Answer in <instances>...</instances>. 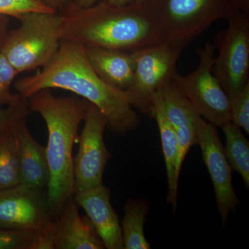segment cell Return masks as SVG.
<instances>
[{
    "instance_id": "cell-9",
    "label": "cell",
    "mask_w": 249,
    "mask_h": 249,
    "mask_svg": "<svg viewBox=\"0 0 249 249\" xmlns=\"http://www.w3.org/2000/svg\"><path fill=\"white\" fill-rule=\"evenodd\" d=\"M83 121V130L77 138L79 147L73 157L76 193L102 185L105 168L111 157L104 142L105 129L108 125L106 116L89 102Z\"/></svg>"
},
{
    "instance_id": "cell-10",
    "label": "cell",
    "mask_w": 249,
    "mask_h": 249,
    "mask_svg": "<svg viewBox=\"0 0 249 249\" xmlns=\"http://www.w3.org/2000/svg\"><path fill=\"white\" fill-rule=\"evenodd\" d=\"M52 219L47 189L19 184L0 190V229L45 233Z\"/></svg>"
},
{
    "instance_id": "cell-20",
    "label": "cell",
    "mask_w": 249,
    "mask_h": 249,
    "mask_svg": "<svg viewBox=\"0 0 249 249\" xmlns=\"http://www.w3.org/2000/svg\"><path fill=\"white\" fill-rule=\"evenodd\" d=\"M221 128L226 137L224 152L232 170L242 177L246 188L249 187V142L240 127L227 123Z\"/></svg>"
},
{
    "instance_id": "cell-28",
    "label": "cell",
    "mask_w": 249,
    "mask_h": 249,
    "mask_svg": "<svg viewBox=\"0 0 249 249\" xmlns=\"http://www.w3.org/2000/svg\"><path fill=\"white\" fill-rule=\"evenodd\" d=\"M9 16L0 15V52H1L9 34Z\"/></svg>"
},
{
    "instance_id": "cell-25",
    "label": "cell",
    "mask_w": 249,
    "mask_h": 249,
    "mask_svg": "<svg viewBox=\"0 0 249 249\" xmlns=\"http://www.w3.org/2000/svg\"><path fill=\"white\" fill-rule=\"evenodd\" d=\"M29 114L27 101L24 100L14 106L0 107V134L19 118L27 116Z\"/></svg>"
},
{
    "instance_id": "cell-19",
    "label": "cell",
    "mask_w": 249,
    "mask_h": 249,
    "mask_svg": "<svg viewBox=\"0 0 249 249\" xmlns=\"http://www.w3.org/2000/svg\"><path fill=\"white\" fill-rule=\"evenodd\" d=\"M24 116L0 134V190L20 184L18 124Z\"/></svg>"
},
{
    "instance_id": "cell-8",
    "label": "cell",
    "mask_w": 249,
    "mask_h": 249,
    "mask_svg": "<svg viewBox=\"0 0 249 249\" xmlns=\"http://www.w3.org/2000/svg\"><path fill=\"white\" fill-rule=\"evenodd\" d=\"M183 47L170 40L134 52L132 84L127 91L133 107L153 118L152 97L172 80Z\"/></svg>"
},
{
    "instance_id": "cell-11",
    "label": "cell",
    "mask_w": 249,
    "mask_h": 249,
    "mask_svg": "<svg viewBox=\"0 0 249 249\" xmlns=\"http://www.w3.org/2000/svg\"><path fill=\"white\" fill-rule=\"evenodd\" d=\"M198 145L203 160L211 176L217 201L218 213L223 227H225L229 214L240 205L232 183V168L228 161L217 127L198 119Z\"/></svg>"
},
{
    "instance_id": "cell-29",
    "label": "cell",
    "mask_w": 249,
    "mask_h": 249,
    "mask_svg": "<svg viewBox=\"0 0 249 249\" xmlns=\"http://www.w3.org/2000/svg\"><path fill=\"white\" fill-rule=\"evenodd\" d=\"M240 11L249 13V0H235Z\"/></svg>"
},
{
    "instance_id": "cell-21",
    "label": "cell",
    "mask_w": 249,
    "mask_h": 249,
    "mask_svg": "<svg viewBox=\"0 0 249 249\" xmlns=\"http://www.w3.org/2000/svg\"><path fill=\"white\" fill-rule=\"evenodd\" d=\"M0 249H54L50 232L45 233L0 229Z\"/></svg>"
},
{
    "instance_id": "cell-5",
    "label": "cell",
    "mask_w": 249,
    "mask_h": 249,
    "mask_svg": "<svg viewBox=\"0 0 249 249\" xmlns=\"http://www.w3.org/2000/svg\"><path fill=\"white\" fill-rule=\"evenodd\" d=\"M166 40L183 48L213 23L240 11L235 0H147Z\"/></svg>"
},
{
    "instance_id": "cell-27",
    "label": "cell",
    "mask_w": 249,
    "mask_h": 249,
    "mask_svg": "<svg viewBox=\"0 0 249 249\" xmlns=\"http://www.w3.org/2000/svg\"><path fill=\"white\" fill-rule=\"evenodd\" d=\"M104 1L114 4H127L136 1H146V0H73L72 3L78 7H88L96 4L98 1Z\"/></svg>"
},
{
    "instance_id": "cell-15",
    "label": "cell",
    "mask_w": 249,
    "mask_h": 249,
    "mask_svg": "<svg viewBox=\"0 0 249 249\" xmlns=\"http://www.w3.org/2000/svg\"><path fill=\"white\" fill-rule=\"evenodd\" d=\"M23 117L18 124L20 185L37 189H47L50 181V170L47 149L33 138Z\"/></svg>"
},
{
    "instance_id": "cell-22",
    "label": "cell",
    "mask_w": 249,
    "mask_h": 249,
    "mask_svg": "<svg viewBox=\"0 0 249 249\" xmlns=\"http://www.w3.org/2000/svg\"><path fill=\"white\" fill-rule=\"evenodd\" d=\"M18 74L19 72L0 52V107L14 106L23 101L18 93L11 92V85Z\"/></svg>"
},
{
    "instance_id": "cell-7",
    "label": "cell",
    "mask_w": 249,
    "mask_h": 249,
    "mask_svg": "<svg viewBox=\"0 0 249 249\" xmlns=\"http://www.w3.org/2000/svg\"><path fill=\"white\" fill-rule=\"evenodd\" d=\"M216 36L212 71L229 98L249 84V13L238 11Z\"/></svg>"
},
{
    "instance_id": "cell-1",
    "label": "cell",
    "mask_w": 249,
    "mask_h": 249,
    "mask_svg": "<svg viewBox=\"0 0 249 249\" xmlns=\"http://www.w3.org/2000/svg\"><path fill=\"white\" fill-rule=\"evenodd\" d=\"M62 89L74 93L98 108L113 133L124 135L141 124L127 91L105 83L89 65L83 45L62 40L53 58L34 75L16 80L15 89L27 101L41 90Z\"/></svg>"
},
{
    "instance_id": "cell-2",
    "label": "cell",
    "mask_w": 249,
    "mask_h": 249,
    "mask_svg": "<svg viewBox=\"0 0 249 249\" xmlns=\"http://www.w3.org/2000/svg\"><path fill=\"white\" fill-rule=\"evenodd\" d=\"M59 13L64 17L62 40L84 47L134 53L166 40L147 0L127 4L101 1L83 8L71 2Z\"/></svg>"
},
{
    "instance_id": "cell-4",
    "label": "cell",
    "mask_w": 249,
    "mask_h": 249,
    "mask_svg": "<svg viewBox=\"0 0 249 249\" xmlns=\"http://www.w3.org/2000/svg\"><path fill=\"white\" fill-rule=\"evenodd\" d=\"M20 25L9 31L1 52L19 73L43 67L58 52L64 17L60 13L34 11L18 18Z\"/></svg>"
},
{
    "instance_id": "cell-13",
    "label": "cell",
    "mask_w": 249,
    "mask_h": 249,
    "mask_svg": "<svg viewBox=\"0 0 249 249\" xmlns=\"http://www.w3.org/2000/svg\"><path fill=\"white\" fill-rule=\"evenodd\" d=\"M54 249H103L105 246L88 217L80 216L74 198L69 199L50 225Z\"/></svg>"
},
{
    "instance_id": "cell-23",
    "label": "cell",
    "mask_w": 249,
    "mask_h": 249,
    "mask_svg": "<svg viewBox=\"0 0 249 249\" xmlns=\"http://www.w3.org/2000/svg\"><path fill=\"white\" fill-rule=\"evenodd\" d=\"M231 121L249 134V84L231 98Z\"/></svg>"
},
{
    "instance_id": "cell-17",
    "label": "cell",
    "mask_w": 249,
    "mask_h": 249,
    "mask_svg": "<svg viewBox=\"0 0 249 249\" xmlns=\"http://www.w3.org/2000/svg\"><path fill=\"white\" fill-rule=\"evenodd\" d=\"M154 119H155L160 130L162 150L168 178V196L167 203L172 205L173 213H175L178 203V181L177 179L176 170L178 162V146L176 133L165 114L163 100L160 89L152 97Z\"/></svg>"
},
{
    "instance_id": "cell-14",
    "label": "cell",
    "mask_w": 249,
    "mask_h": 249,
    "mask_svg": "<svg viewBox=\"0 0 249 249\" xmlns=\"http://www.w3.org/2000/svg\"><path fill=\"white\" fill-rule=\"evenodd\" d=\"M73 198L86 213L105 248L124 249L120 222L110 203V189L102 184L78 192Z\"/></svg>"
},
{
    "instance_id": "cell-24",
    "label": "cell",
    "mask_w": 249,
    "mask_h": 249,
    "mask_svg": "<svg viewBox=\"0 0 249 249\" xmlns=\"http://www.w3.org/2000/svg\"><path fill=\"white\" fill-rule=\"evenodd\" d=\"M34 11L55 13L42 6L36 0H0V15L18 19L23 14Z\"/></svg>"
},
{
    "instance_id": "cell-16",
    "label": "cell",
    "mask_w": 249,
    "mask_h": 249,
    "mask_svg": "<svg viewBox=\"0 0 249 249\" xmlns=\"http://www.w3.org/2000/svg\"><path fill=\"white\" fill-rule=\"evenodd\" d=\"M85 49L89 65L101 79L116 89L128 90L134 79L133 53L99 47Z\"/></svg>"
},
{
    "instance_id": "cell-6",
    "label": "cell",
    "mask_w": 249,
    "mask_h": 249,
    "mask_svg": "<svg viewBox=\"0 0 249 249\" xmlns=\"http://www.w3.org/2000/svg\"><path fill=\"white\" fill-rule=\"evenodd\" d=\"M215 51L211 42L197 49L199 64L186 76L178 72L172 81L186 96L199 115L216 127L231 121V100L213 73Z\"/></svg>"
},
{
    "instance_id": "cell-18",
    "label": "cell",
    "mask_w": 249,
    "mask_h": 249,
    "mask_svg": "<svg viewBox=\"0 0 249 249\" xmlns=\"http://www.w3.org/2000/svg\"><path fill=\"white\" fill-rule=\"evenodd\" d=\"M150 210L145 198H129L124 206V217L121 224L123 242L124 249L151 248L144 234V224Z\"/></svg>"
},
{
    "instance_id": "cell-3",
    "label": "cell",
    "mask_w": 249,
    "mask_h": 249,
    "mask_svg": "<svg viewBox=\"0 0 249 249\" xmlns=\"http://www.w3.org/2000/svg\"><path fill=\"white\" fill-rule=\"evenodd\" d=\"M27 103L31 111L43 118L48 129V144L46 149L50 181L47 196L53 217L76 193L73 145L89 102L78 96L58 97L50 89H46L33 95Z\"/></svg>"
},
{
    "instance_id": "cell-26",
    "label": "cell",
    "mask_w": 249,
    "mask_h": 249,
    "mask_svg": "<svg viewBox=\"0 0 249 249\" xmlns=\"http://www.w3.org/2000/svg\"><path fill=\"white\" fill-rule=\"evenodd\" d=\"M37 2L55 13H59L69 6L73 0H36Z\"/></svg>"
},
{
    "instance_id": "cell-12",
    "label": "cell",
    "mask_w": 249,
    "mask_h": 249,
    "mask_svg": "<svg viewBox=\"0 0 249 249\" xmlns=\"http://www.w3.org/2000/svg\"><path fill=\"white\" fill-rule=\"evenodd\" d=\"M160 91L165 114L178 138V154L175 173L179 181L187 154L192 146L198 144L197 124L200 115L172 80Z\"/></svg>"
}]
</instances>
